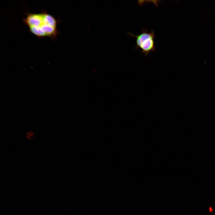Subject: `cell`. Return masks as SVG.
Instances as JSON below:
<instances>
[{"label":"cell","mask_w":215,"mask_h":215,"mask_svg":"<svg viewBox=\"0 0 215 215\" xmlns=\"http://www.w3.org/2000/svg\"><path fill=\"white\" fill-rule=\"evenodd\" d=\"M22 19L29 32L39 38L48 37L57 39L59 32L57 29L60 22L53 15L44 10L38 13H27Z\"/></svg>","instance_id":"1"},{"label":"cell","mask_w":215,"mask_h":215,"mask_svg":"<svg viewBox=\"0 0 215 215\" xmlns=\"http://www.w3.org/2000/svg\"><path fill=\"white\" fill-rule=\"evenodd\" d=\"M142 32L141 33L136 36L130 32L128 34L130 36L136 38V48L141 49V53L147 57L150 52L156 51L154 33L153 30L149 32L145 29H143Z\"/></svg>","instance_id":"2"}]
</instances>
